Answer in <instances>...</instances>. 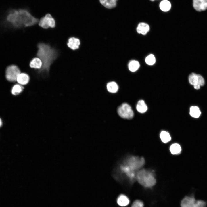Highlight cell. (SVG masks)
<instances>
[{
    "label": "cell",
    "instance_id": "29",
    "mask_svg": "<svg viewBox=\"0 0 207 207\" xmlns=\"http://www.w3.org/2000/svg\"><path fill=\"white\" fill-rule=\"evenodd\" d=\"M151 0V1H154V0Z\"/></svg>",
    "mask_w": 207,
    "mask_h": 207
},
{
    "label": "cell",
    "instance_id": "4",
    "mask_svg": "<svg viewBox=\"0 0 207 207\" xmlns=\"http://www.w3.org/2000/svg\"><path fill=\"white\" fill-rule=\"evenodd\" d=\"M120 161L136 172L139 170L145 163V160L143 157L132 155L126 156Z\"/></svg>",
    "mask_w": 207,
    "mask_h": 207
},
{
    "label": "cell",
    "instance_id": "18",
    "mask_svg": "<svg viewBox=\"0 0 207 207\" xmlns=\"http://www.w3.org/2000/svg\"><path fill=\"white\" fill-rule=\"evenodd\" d=\"M170 150L172 154L177 155L180 153L181 151V148L179 144L174 143L170 146Z\"/></svg>",
    "mask_w": 207,
    "mask_h": 207
},
{
    "label": "cell",
    "instance_id": "26",
    "mask_svg": "<svg viewBox=\"0 0 207 207\" xmlns=\"http://www.w3.org/2000/svg\"><path fill=\"white\" fill-rule=\"evenodd\" d=\"M143 202L139 200H135L132 204L131 207H144Z\"/></svg>",
    "mask_w": 207,
    "mask_h": 207
},
{
    "label": "cell",
    "instance_id": "7",
    "mask_svg": "<svg viewBox=\"0 0 207 207\" xmlns=\"http://www.w3.org/2000/svg\"><path fill=\"white\" fill-rule=\"evenodd\" d=\"M39 26L45 29L51 28H53L55 26V20L49 14H47L41 18L39 20Z\"/></svg>",
    "mask_w": 207,
    "mask_h": 207
},
{
    "label": "cell",
    "instance_id": "1",
    "mask_svg": "<svg viewBox=\"0 0 207 207\" xmlns=\"http://www.w3.org/2000/svg\"><path fill=\"white\" fill-rule=\"evenodd\" d=\"M6 20L14 27L18 29L34 26L39 20L27 9L14 8L7 12Z\"/></svg>",
    "mask_w": 207,
    "mask_h": 207
},
{
    "label": "cell",
    "instance_id": "9",
    "mask_svg": "<svg viewBox=\"0 0 207 207\" xmlns=\"http://www.w3.org/2000/svg\"><path fill=\"white\" fill-rule=\"evenodd\" d=\"M196 201L193 195L186 196L181 202V207H194Z\"/></svg>",
    "mask_w": 207,
    "mask_h": 207
},
{
    "label": "cell",
    "instance_id": "2",
    "mask_svg": "<svg viewBox=\"0 0 207 207\" xmlns=\"http://www.w3.org/2000/svg\"><path fill=\"white\" fill-rule=\"evenodd\" d=\"M38 50L36 56L42 62V66L38 70V73L43 76L49 74L51 65L59 55L58 50L49 44L39 42L37 45Z\"/></svg>",
    "mask_w": 207,
    "mask_h": 207
},
{
    "label": "cell",
    "instance_id": "11",
    "mask_svg": "<svg viewBox=\"0 0 207 207\" xmlns=\"http://www.w3.org/2000/svg\"><path fill=\"white\" fill-rule=\"evenodd\" d=\"M80 44L79 39L74 37H70L67 43V46L73 50L78 49Z\"/></svg>",
    "mask_w": 207,
    "mask_h": 207
},
{
    "label": "cell",
    "instance_id": "17",
    "mask_svg": "<svg viewBox=\"0 0 207 207\" xmlns=\"http://www.w3.org/2000/svg\"><path fill=\"white\" fill-rule=\"evenodd\" d=\"M136 109L139 112L143 113L147 111V107L144 101L141 100L138 102L136 105Z\"/></svg>",
    "mask_w": 207,
    "mask_h": 207
},
{
    "label": "cell",
    "instance_id": "15",
    "mask_svg": "<svg viewBox=\"0 0 207 207\" xmlns=\"http://www.w3.org/2000/svg\"><path fill=\"white\" fill-rule=\"evenodd\" d=\"M42 64V62L40 59L38 57H36L33 58L30 60L29 66L32 68L39 70L41 68Z\"/></svg>",
    "mask_w": 207,
    "mask_h": 207
},
{
    "label": "cell",
    "instance_id": "14",
    "mask_svg": "<svg viewBox=\"0 0 207 207\" xmlns=\"http://www.w3.org/2000/svg\"><path fill=\"white\" fill-rule=\"evenodd\" d=\"M150 28V26L147 24L141 22L138 24L136 30L138 33L145 35L149 31Z\"/></svg>",
    "mask_w": 207,
    "mask_h": 207
},
{
    "label": "cell",
    "instance_id": "23",
    "mask_svg": "<svg viewBox=\"0 0 207 207\" xmlns=\"http://www.w3.org/2000/svg\"><path fill=\"white\" fill-rule=\"evenodd\" d=\"M140 64L139 62L136 60H132L129 63L128 67L129 70L132 72L136 71L139 68Z\"/></svg>",
    "mask_w": 207,
    "mask_h": 207
},
{
    "label": "cell",
    "instance_id": "13",
    "mask_svg": "<svg viewBox=\"0 0 207 207\" xmlns=\"http://www.w3.org/2000/svg\"><path fill=\"white\" fill-rule=\"evenodd\" d=\"M116 201L117 204L121 207L127 206L130 202L129 198L127 196L123 194H121L118 196Z\"/></svg>",
    "mask_w": 207,
    "mask_h": 207
},
{
    "label": "cell",
    "instance_id": "24",
    "mask_svg": "<svg viewBox=\"0 0 207 207\" xmlns=\"http://www.w3.org/2000/svg\"><path fill=\"white\" fill-rule=\"evenodd\" d=\"M24 87L19 84L14 85L12 89V94L14 95H17L20 93L23 90Z\"/></svg>",
    "mask_w": 207,
    "mask_h": 207
},
{
    "label": "cell",
    "instance_id": "12",
    "mask_svg": "<svg viewBox=\"0 0 207 207\" xmlns=\"http://www.w3.org/2000/svg\"><path fill=\"white\" fill-rule=\"evenodd\" d=\"M30 79V76L28 74L25 73H21L18 76L16 81L21 85H25L28 83Z\"/></svg>",
    "mask_w": 207,
    "mask_h": 207
},
{
    "label": "cell",
    "instance_id": "10",
    "mask_svg": "<svg viewBox=\"0 0 207 207\" xmlns=\"http://www.w3.org/2000/svg\"><path fill=\"white\" fill-rule=\"evenodd\" d=\"M193 6L198 12L205 11L207 9V0H193Z\"/></svg>",
    "mask_w": 207,
    "mask_h": 207
},
{
    "label": "cell",
    "instance_id": "19",
    "mask_svg": "<svg viewBox=\"0 0 207 207\" xmlns=\"http://www.w3.org/2000/svg\"><path fill=\"white\" fill-rule=\"evenodd\" d=\"M189 113L192 117L197 118L200 116L201 112L198 106H192L190 109Z\"/></svg>",
    "mask_w": 207,
    "mask_h": 207
},
{
    "label": "cell",
    "instance_id": "27",
    "mask_svg": "<svg viewBox=\"0 0 207 207\" xmlns=\"http://www.w3.org/2000/svg\"><path fill=\"white\" fill-rule=\"evenodd\" d=\"M206 202L203 200H196L194 207H206Z\"/></svg>",
    "mask_w": 207,
    "mask_h": 207
},
{
    "label": "cell",
    "instance_id": "6",
    "mask_svg": "<svg viewBox=\"0 0 207 207\" xmlns=\"http://www.w3.org/2000/svg\"><path fill=\"white\" fill-rule=\"evenodd\" d=\"M119 116L124 119H130L134 116V112L131 106L126 103H124L120 105L117 109Z\"/></svg>",
    "mask_w": 207,
    "mask_h": 207
},
{
    "label": "cell",
    "instance_id": "5",
    "mask_svg": "<svg viewBox=\"0 0 207 207\" xmlns=\"http://www.w3.org/2000/svg\"><path fill=\"white\" fill-rule=\"evenodd\" d=\"M20 73V70L18 66L15 64H11L8 66L6 69L5 77L10 82H15Z\"/></svg>",
    "mask_w": 207,
    "mask_h": 207
},
{
    "label": "cell",
    "instance_id": "8",
    "mask_svg": "<svg viewBox=\"0 0 207 207\" xmlns=\"http://www.w3.org/2000/svg\"><path fill=\"white\" fill-rule=\"evenodd\" d=\"M189 83L193 85L194 88L196 89H200V86H203L205 84V80L203 77L199 74L192 73L189 76Z\"/></svg>",
    "mask_w": 207,
    "mask_h": 207
},
{
    "label": "cell",
    "instance_id": "28",
    "mask_svg": "<svg viewBox=\"0 0 207 207\" xmlns=\"http://www.w3.org/2000/svg\"><path fill=\"white\" fill-rule=\"evenodd\" d=\"M2 125V122L1 119L0 118V127H1Z\"/></svg>",
    "mask_w": 207,
    "mask_h": 207
},
{
    "label": "cell",
    "instance_id": "22",
    "mask_svg": "<svg viewBox=\"0 0 207 207\" xmlns=\"http://www.w3.org/2000/svg\"><path fill=\"white\" fill-rule=\"evenodd\" d=\"M107 88L109 92L112 93H115L117 91L118 87L116 83L111 82L107 84Z\"/></svg>",
    "mask_w": 207,
    "mask_h": 207
},
{
    "label": "cell",
    "instance_id": "3",
    "mask_svg": "<svg viewBox=\"0 0 207 207\" xmlns=\"http://www.w3.org/2000/svg\"><path fill=\"white\" fill-rule=\"evenodd\" d=\"M136 180L141 185L147 188L152 187L156 183L154 173L151 171L144 169L137 171Z\"/></svg>",
    "mask_w": 207,
    "mask_h": 207
},
{
    "label": "cell",
    "instance_id": "20",
    "mask_svg": "<svg viewBox=\"0 0 207 207\" xmlns=\"http://www.w3.org/2000/svg\"><path fill=\"white\" fill-rule=\"evenodd\" d=\"M160 7L161 10L163 12L168 11L170 9L171 4L170 2L168 0H164L161 2L159 5Z\"/></svg>",
    "mask_w": 207,
    "mask_h": 207
},
{
    "label": "cell",
    "instance_id": "16",
    "mask_svg": "<svg viewBox=\"0 0 207 207\" xmlns=\"http://www.w3.org/2000/svg\"><path fill=\"white\" fill-rule=\"evenodd\" d=\"M118 0H99L101 4L106 8L111 9L115 7Z\"/></svg>",
    "mask_w": 207,
    "mask_h": 207
},
{
    "label": "cell",
    "instance_id": "25",
    "mask_svg": "<svg viewBox=\"0 0 207 207\" xmlns=\"http://www.w3.org/2000/svg\"><path fill=\"white\" fill-rule=\"evenodd\" d=\"M146 63L149 65H152L154 64L156 62V59L154 56L151 54L147 56L145 59Z\"/></svg>",
    "mask_w": 207,
    "mask_h": 207
},
{
    "label": "cell",
    "instance_id": "21",
    "mask_svg": "<svg viewBox=\"0 0 207 207\" xmlns=\"http://www.w3.org/2000/svg\"><path fill=\"white\" fill-rule=\"evenodd\" d=\"M160 138L161 141L164 143H168L171 139V137L170 134L165 131H162L161 132Z\"/></svg>",
    "mask_w": 207,
    "mask_h": 207
}]
</instances>
